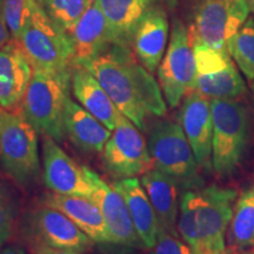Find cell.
Returning <instances> with one entry per match:
<instances>
[{"label": "cell", "instance_id": "cell-1", "mask_svg": "<svg viewBox=\"0 0 254 254\" xmlns=\"http://www.w3.org/2000/svg\"><path fill=\"white\" fill-rule=\"evenodd\" d=\"M81 66L94 75L117 109L141 131L148 117L166 114L167 103L160 85L129 47L112 44Z\"/></svg>", "mask_w": 254, "mask_h": 254}, {"label": "cell", "instance_id": "cell-2", "mask_svg": "<svg viewBox=\"0 0 254 254\" xmlns=\"http://www.w3.org/2000/svg\"><path fill=\"white\" fill-rule=\"evenodd\" d=\"M237 200V190L231 187L184 190L178 218L180 238L198 254H227L225 238Z\"/></svg>", "mask_w": 254, "mask_h": 254}, {"label": "cell", "instance_id": "cell-3", "mask_svg": "<svg viewBox=\"0 0 254 254\" xmlns=\"http://www.w3.org/2000/svg\"><path fill=\"white\" fill-rule=\"evenodd\" d=\"M17 43L30 60L33 69L62 77L72 75L71 38L67 32L46 14L38 0H28L26 23Z\"/></svg>", "mask_w": 254, "mask_h": 254}, {"label": "cell", "instance_id": "cell-4", "mask_svg": "<svg viewBox=\"0 0 254 254\" xmlns=\"http://www.w3.org/2000/svg\"><path fill=\"white\" fill-rule=\"evenodd\" d=\"M71 77L33 69L23 103L18 112L38 133L63 141L65 136L64 111L71 91Z\"/></svg>", "mask_w": 254, "mask_h": 254}, {"label": "cell", "instance_id": "cell-5", "mask_svg": "<svg viewBox=\"0 0 254 254\" xmlns=\"http://www.w3.org/2000/svg\"><path fill=\"white\" fill-rule=\"evenodd\" d=\"M147 146L154 168L176 180L180 190H200V166L180 124L172 120L153 123Z\"/></svg>", "mask_w": 254, "mask_h": 254}, {"label": "cell", "instance_id": "cell-6", "mask_svg": "<svg viewBox=\"0 0 254 254\" xmlns=\"http://www.w3.org/2000/svg\"><path fill=\"white\" fill-rule=\"evenodd\" d=\"M211 112L212 167L218 176L227 177L239 166L249 145V111L237 99H211Z\"/></svg>", "mask_w": 254, "mask_h": 254}, {"label": "cell", "instance_id": "cell-7", "mask_svg": "<svg viewBox=\"0 0 254 254\" xmlns=\"http://www.w3.org/2000/svg\"><path fill=\"white\" fill-rule=\"evenodd\" d=\"M196 66L190 30L174 18L168 49L158 68V80L171 109L179 106L187 94L195 91Z\"/></svg>", "mask_w": 254, "mask_h": 254}, {"label": "cell", "instance_id": "cell-8", "mask_svg": "<svg viewBox=\"0 0 254 254\" xmlns=\"http://www.w3.org/2000/svg\"><path fill=\"white\" fill-rule=\"evenodd\" d=\"M249 0H196L190 37L228 52L227 43L250 17Z\"/></svg>", "mask_w": 254, "mask_h": 254}, {"label": "cell", "instance_id": "cell-9", "mask_svg": "<svg viewBox=\"0 0 254 254\" xmlns=\"http://www.w3.org/2000/svg\"><path fill=\"white\" fill-rule=\"evenodd\" d=\"M0 160L6 173L21 185L40 173L38 132L19 112L9 113L0 132Z\"/></svg>", "mask_w": 254, "mask_h": 254}, {"label": "cell", "instance_id": "cell-10", "mask_svg": "<svg viewBox=\"0 0 254 254\" xmlns=\"http://www.w3.org/2000/svg\"><path fill=\"white\" fill-rule=\"evenodd\" d=\"M101 153L105 170L117 179L142 176L153 168L144 135L123 113Z\"/></svg>", "mask_w": 254, "mask_h": 254}, {"label": "cell", "instance_id": "cell-11", "mask_svg": "<svg viewBox=\"0 0 254 254\" xmlns=\"http://www.w3.org/2000/svg\"><path fill=\"white\" fill-rule=\"evenodd\" d=\"M196 79L195 91L209 99H237L246 92L244 79L228 52L192 40Z\"/></svg>", "mask_w": 254, "mask_h": 254}, {"label": "cell", "instance_id": "cell-12", "mask_svg": "<svg viewBox=\"0 0 254 254\" xmlns=\"http://www.w3.org/2000/svg\"><path fill=\"white\" fill-rule=\"evenodd\" d=\"M84 170L94 189L91 199L100 208L109 230L111 243L123 246L144 247L140 237L136 233L124 196L90 168L84 166Z\"/></svg>", "mask_w": 254, "mask_h": 254}, {"label": "cell", "instance_id": "cell-13", "mask_svg": "<svg viewBox=\"0 0 254 254\" xmlns=\"http://www.w3.org/2000/svg\"><path fill=\"white\" fill-rule=\"evenodd\" d=\"M44 183L59 194L91 198L93 185L85 174L84 166L77 164L51 136L44 135Z\"/></svg>", "mask_w": 254, "mask_h": 254}, {"label": "cell", "instance_id": "cell-14", "mask_svg": "<svg viewBox=\"0 0 254 254\" xmlns=\"http://www.w3.org/2000/svg\"><path fill=\"white\" fill-rule=\"evenodd\" d=\"M179 124L192 147L199 166L205 171L212 167V139L213 120L211 99L198 91L187 94L179 111Z\"/></svg>", "mask_w": 254, "mask_h": 254}, {"label": "cell", "instance_id": "cell-15", "mask_svg": "<svg viewBox=\"0 0 254 254\" xmlns=\"http://www.w3.org/2000/svg\"><path fill=\"white\" fill-rule=\"evenodd\" d=\"M30 228L34 234V244L85 252L94 241L79 228L68 217L58 209L41 206L30 218Z\"/></svg>", "mask_w": 254, "mask_h": 254}, {"label": "cell", "instance_id": "cell-16", "mask_svg": "<svg viewBox=\"0 0 254 254\" xmlns=\"http://www.w3.org/2000/svg\"><path fill=\"white\" fill-rule=\"evenodd\" d=\"M33 67L17 41L0 50V105L18 112L30 84Z\"/></svg>", "mask_w": 254, "mask_h": 254}, {"label": "cell", "instance_id": "cell-17", "mask_svg": "<svg viewBox=\"0 0 254 254\" xmlns=\"http://www.w3.org/2000/svg\"><path fill=\"white\" fill-rule=\"evenodd\" d=\"M68 36L73 47V65L90 62L113 44L110 24L97 1L79 19Z\"/></svg>", "mask_w": 254, "mask_h": 254}, {"label": "cell", "instance_id": "cell-18", "mask_svg": "<svg viewBox=\"0 0 254 254\" xmlns=\"http://www.w3.org/2000/svg\"><path fill=\"white\" fill-rule=\"evenodd\" d=\"M109 21L113 44L131 49L135 27L148 12L155 8H172L177 0H95Z\"/></svg>", "mask_w": 254, "mask_h": 254}, {"label": "cell", "instance_id": "cell-19", "mask_svg": "<svg viewBox=\"0 0 254 254\" xmlns=\"http://www.w3.org/2000/svg\"><path fill=\"white\" fill-rule=\"evenodd\" d=\"M167 8H155L148 12L135 27L131 50L135 58L152 74L164 58L168 39Z\"/></svg>", "mask_w": 254, "mask_h": 254}, {"label": "cell", "instance_id": "cell-20", "mask_svg": "<svg viewBox=\"0 0 254 254\" xmlns=\"http://www.w3.org/2000/svg\"><path fill=\"white\" fill-rule=\"evenodd\" d=\"M43 204L68 217L94 243H111V237L100 208L91 198L51 193Z\"/></svg>", "mask_w": 254, "mask_h": 254}, {"label": "cell", "instance_id": "cell-21", "mask_svg": "<svg viewBox=\"0 0 254 254\" xmlns=\"http://www.w3.org/2000/svg\"><path fill=\"white\" fill-rule=\"evenodd\" d=\"M124 196L135 231L144 244V247L153 250L157 244L159 221L150 198L136 177L117 179L111 184Z\"/></svg>", "mask_w": 254, "mask_h": 254}, {"label": "cell", "instance_id": "cell-22", "mask_svg": "<svg viewBox=\"0 0 254 254\" xmlns=\"http://www.w3.org/2000/svg\"><path fill=\"white\" fill-rule=\"evenodd\" d=\"M140 182L157 214L159 226L172 236L180 237L178 233L180 187L176 180L153 167L142 174Z\"/></svg>", "mask_w": 254, "mask_h": 254}, {"label": "cell", "instance_id": "cell-23", "mask_svg": "<svg viewBox=\"0 0 254 254\" xmlns=\"http://www.w3.org/2000/svg\"><path fill=\"white\" fill-rule=\"evenodd\" d=\"M71 87L73 95L85 110L111 131L116 128L122 112L117 109L106 91L86 67L73 65Z\"/></svg>", "mask_w": 254, "mask_h": 254}, {"label": "cell", "instance_id": "cell-24", "mask_svg": "<svg viewBox=\"0 0 254 254\" xmlns=\"http://www.w3.org/2000/svg\"><path fill=\"white\" fill-rule=\"evenodd\" d=\"M64 128L73 144L86 152L101 153L112 131L85 110L81 105L67 98L64 111Z\"/></svg>", "mask_w": 254, "mask_h": 254}, {"label": "cell", "instance_id": "cell-25", "mask_svg": "<svg viewBox=\"0 0 254 254\" xmlns=\"http://www.w3.org/2000/svg\"><path fill=\"white\" fill-rule=\"evenodd\" d=\"M227 238L231 247L237 250L254 246V186L238 196Z\"/></svg>", "mask_w": 254, "mask_h": 254}, {"label": "cell", "instance_id": "cell-26", "mask_svg": "<svg viewBox=\"0 0 254 254\" xmlns=\"http://www.w3.org/2000/svg\"><path fill=\"white\" fill-rule=\"evenodd\" d=\"M227 51L238 67L251 81H254V19L245 24L228 40Z\"/></svg>", "mask_w": 254, "mask_h": 254}, {"label": "cell", "instance_id": "cell-27", "mask_svg": "<svg viewBox=\"0 0 254 254\" xmlns=\"http://www.w3.org/2000/svg\"><path fill=\"white\" fill-rule=\"evenodd\" d=\"M94 1L95 0H38L46 14L67 33Z\"/></svg>", "mask_w": 254, "mask_h": 254}, {"label": "cell", "instance_id": "cell-28", "mask_svg": "<svg viewBox=\"0 0 254 254\" xmlns=\"http://www.w3.org/2000/svg\"><path fill=\"white\" fill-rule=\"evenodd\" d=\"M2 13L12 39L18 41L26 23L28 14V0H1Z\"/></svg>", "mask_w": 254, "mask_h": 254}, {"label": "cell", "instance_id": "cell-29", "mask_svg": "<svg viewBox=\"0 0 254 254\" xmlns=\"http://www.w3.org/2000/svg\"><path fill=\"white\" fill-rule=\"evenodd\" d=\"M15 217V200L7 190L0 186V249H2L13 233Z\"/></svg>", "mask_w": 254, "mask_h": 254}, {"label": "cell", "instance_id": "cell-30", "mask_svg": "<svg viewBox=\"0 0 254 254\" xmlns=\"http://www.w3.org/2000/svg\"><path fill=\"white\" fill-rule=\"evenodd\" d=\"M152 254H198L180 237L170 234L163 228H159L157 244Z\"/></svg>", "mask_w": 254, "mask_h": 254}, {"label": "cell", "instance_id": "cell-31", "mask_svg": "<svg viewBox=\"0 0 254 254\" xmlns=\"http://www.w3.org/2000/svg\"><path fill=\"white\" fill-rule=\"evenodd\" d=\"M33 254H82L81 252L67 249H57V247L43 245V244H32Z\"/></svg>", "mask_w": 254, "mask_h": 254}, {"label": "cell", "instance_id": "cell-32", "mask_svg": "<svg viewBox=\"0 0 254 254\" xmlns=\"http://www.w3.org/2000/svg\"><path fill=\"white\" fill-rule=\"evenodd\" d=\"M12 39L11 32L8 30L7 24H6L4 13H2V1L0 0V50L4 49L6 45H8Z\"/></svg>", "mask_w": 254, "mask_h": 254}, {"label": "cell", "instance_id": "cell-33", "mask_svg": "<svg viewBox=\"0 0 254 254\" xmlns=\"http://www.w3.org/2000/svg\"><path fill=\"white\" fill-rule=\"evenodd\" d=\"M0 254H26L20 246H8L0 249Z\"/></svg>", "mask_w": 254, "mask_h": 254}, {"label": "cell", "instance_id": "cell-34", "mask_svg": "<svg viewBox=\"0 0 254 254\" xmlns=\"http://www.w3.org/2000/svg\"><path fill=\"white\" fill-rule=\"evenodd\" d=\"M9 113H11V112H8L7 110H5L4 107L0 105V132H1L2 127H4L6 120H7L8 116H9Z\"/></svg>", "mask_w": 254, "mask_h": 254}, {"label": "cell", "instance_id": "cell-35", "mask_svg": "<svg viewBox=\"0 0 254 254\" xmlns=\"http://www.w3.org/2000/svg\"><path fill=\"white\" fill-rule=\"evenodd\" d=\"M227 254H254V251H239V252L227 253Z\"/></svg>", "mask_w": 254, "mask_h": 254}, {"label": "cell", "instance_id": "cell-36", "mask_svg": "<svg viewBox=\"0 0 254 254\" xmlns=\"http://www.w3.org/2000/svg\"><path fill=\"white\" fill-rule=\"evenodd\" d=\"M249 4H250L251 11H252L253 14H254V0H249Z\"/></svg>", "mask_w": 254, "mask_h": 254}, {"label": "cell", "instance_id": "cell-37", "mask_svg": "<svg viewBox=\"0 0 254 254\" xmlns=\"http://www.w3.org/2000/svg\"><path fill=\"white\" fill-rule=\"evenodd\" d=\"M252 90H253V94H254V81H253V85H252Z\"/></svg>", "mask_w": 254, "mask_h": 254}]
</instances>
